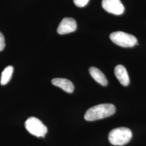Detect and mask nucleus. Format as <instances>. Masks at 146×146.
<instances>
[{"mask_svg":"<svg viewBox=\"0 0 146 146\" xmlns=\"http://www.w3.org/2000/svg\"><path fill=\"white\" fill-rule=\"evenodd\" d=\"M132 137V132L130 129L120 127L110 131L108 136L109 141L114 146H123L128 143Z\"/></svg>","mask_w":146,"mask_h":146,"instance_id":"obj_2","label":"nucleus"},{"mask_svg":"<svg viewBox=\"0 0 146 146\" xmlns=\"http://www.w3.org/2000/svg\"><path fill=\"white\" fill-rule=\"evenodd\" d=\"M5 40L3 35L0 32V52L2 51L5 47Z\"/></svg>","mask_w":146,"mask_h":146,"instance_id":"obj_12","label":"nucleus"},{"mask_svg":"<svg viewBox=\"0 0 146 146\" xmlns=\"http://www.w3.org/2000/svg\"><path fill=\"white\" fill-rule=\"evenodd\" d=\"M111 41L120 47L128 48L134 47L137 40L134 35L123 31H115L110 35Z\"/></svg>","mask_w":146,"mask_h":146,"instance_id":"obj_3","label":"nucleus"},{"mask_svg":"<svg viewBox=\"0 0 146 146\" xmlns=\"http://www.w3.org/2000/svg\"><path fill=\"white\" fill-rule=\"evenodd\" d=\"M25 127L29 133L38 137H44L48 131L47 127L35 117H30L26 120Z\"/></svg>","mask_w":146,"mask_h":146,"instance_id":"obj_4","label":"nucleus"},{"mask_svg":"<svg viewBox=\"0 0 146 146\" xmlns=\"http://www.w3.org/2000/svg\"><path fill=\"white\" fill-rule=\"evenodd\" d=\"M75 5L78 7H84L87 5L89 0H73Z\"/></svg>","mask_w":146,"mask_h":146,"instance_id":"obj_11","label":"nucleus"},{"mask_svg":"<svg viewBox=\"0 0 146 146\" xmlns=\"http://www.w3.org/2000/svg\"><path fill=\"white\" fill-rule=\"evenodd\" d=\"M89 73L93 78L99 84L103 86H106L108 84V81L104 74L99 69L92 67L89 68Z\"/></svg>","mask_w":146,"mask_h":146,"instance_id":"obj_9","label":"nucleus"},{"mask_svg":"<svg viewBox=\"0 0 146 146\" xmlns=\"http://www.w3.org/2000/svg\"><path fill=\"white\" fill-rule=\"evenodd\" d=\"M102 6L106 11L116 15L122 14L125 11L124 5L120 0H102Z\"/></svg>","mask_w":146,"mask_h":146,"instance_id":"obj_5","label":"nucleus"},{"mask_svg":"<svg viewBox=\"0 0 146 146\" xmlns=\"http://www.w3.org/2000/svg\"><path fill=\"white\" fill-rule=\"evenodd\" d=\"M52 83L68 93H73L74 89V86L73 83L68 79L63 78H53Z\"/></svg>","mask_w":146,"mask_h":146,"instance_id":"obj_8","label":"nucleus"},{"mask_svg":"<svg viewBox=\"0 0 146 146\" xmlns=\"http://www.w3.org/2000/svg\"><path fill=\"white\" fill-rule=\"evenodd\" d=\"M14 68L11 66H8L5 68L3 71L1 73V84L3 86L8 84L11 78L13 73Z\"/></svg>","mask_w":146,"mask_h":146,"instance_id":"obj_10","label":"nucleus"},{"mask_svg":"<svg viewBox=\"0 0 146 146\" xmlns=\"http://www.w3.org/2000/svg\"><path fill=\"white\" fill-rule=\"evenodd\" d=\"M115 111L116 108L114 104H98L87 110L84 115V119L88 121L102 119L113 115Z\"/></svg>","mask_w":146,"mask_h":146,"instance_id":"obj_1","label":"nucleus"},{"mask_svg":"<svg viewBox=\"0 0 146 146\" xmlns=\"http://www.w3.org/2000/svg\"><path fill=\"white\" fill-rule=\"evenodd\" d=\"M77 24L76 21L71 17H65L60 22L57 31L60 35L69 34L76 31Z\"/></svg>","mask_w":146,"mask_h":146,"instance_id":"obj_6","label":"nucleus"},{"mask_svg":"<svg viewBox=\"0 0 146 146\" xmlns=\"http://www.w3.org/2000/svg\"><path fill=\"white\" fill-rule=\"evenodd\" d=\"M115 76L119 81L120 84L123 86H127L130 82L129 78L126 68L122 65L116 66L114 70Z\"/></svg>","mask_w":146,"mask_h":146,"instance_id":"obj_7","label":"nucleus"}]
</instances>
